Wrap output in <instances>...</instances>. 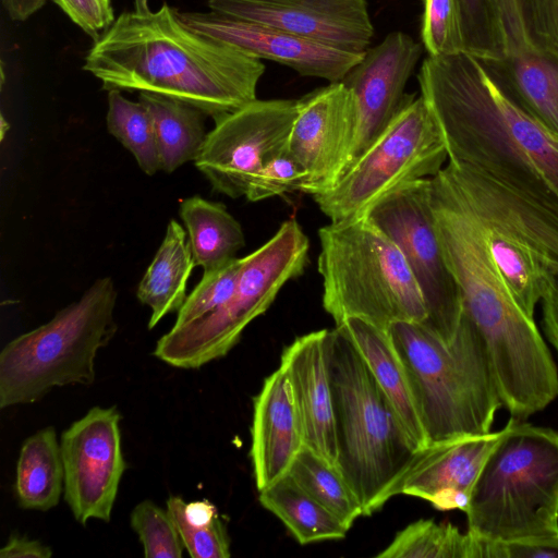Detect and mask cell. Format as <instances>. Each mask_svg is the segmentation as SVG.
<instances>
[{
  "label": "cell",
  "mask_w": 558,
  "mask_h": 558,
  "mask_svg": "<svg viewBox=\"0 0 558 558\" xmlns=\"http://www.w3.org/2000/svg\"><path fill=\"white\" fill-rule=\"evenodd\" d=\"M400 248L422 292L423 324L444 342L456 336L462 315L459 287L437 236L430 204V178L402 184L365 215Z\"/></svg>",
  "instance_id": "obj_11"
},
{
  "label": "cell",
  "mask_w": 558,
  "mask_h": 558,
  "mask_svg": "<svg viewBox=\"0 0 558 558\" xmlns=\"http://www.w3.org/2000/svg\"><path fill=\"white\" fill-rule=\"evenodd\" d=\"M421 53V45L410 35L392 32L380 44L368 48L342 78L359 108L351 163L386 129L407 100L404 88Z\"/></svg>",
  "instance_id": "obj_19"
},
{
  "label": "cell",
  "mask_w": 558,
  "mask_h": 558,
  "mask_svg": "<svg viewBox=\"0 0 558 558\" xmlns=\"http://www.w3.org/2000/svg\"><path fill=\"white\" fill-rule=\"evenodd\" d=\"M184 548L193 558H229L230 537L217 507L207 499L186 502L179 496L167 500Z\"/></svg>",
  "instance_id": "obj_32"
},
{
  "label": "cell",
  "mask_w": 558,
  "mask_h": 558,
  "mask_svg": "<svg viewBox=\"0 0 558 558\" xmlns=\"http://www.w3.org/2000/svg\"><path fill=\"white\" fill-rule=\"evenodd\" d=\"M388 332L405 368L428 446L490 432L502 403L485 343L463 312L450 343L422 323L396 322Z\"/></svg>",
  "instance_id": "obj_4"
},
{
  "label": "cell",
  "mask_w": 558,
  "mask_h": 558,
  "mask_svg": "<svg viewBox=\"0 0 558 558\" xmlns=\"http://www.w3.org/2000/svg\"><path fill=\"white\" fill-rule=\"evenodd\" d=\"M498 4L502 54L477 60L510 102L558 138V56L530 38L515 0Z\"/></svg>",
  "instance_id": "obj_16"
},
{
  "label": "cell",
  "mask_w": 558,
  "mask_h": 558,
  "mask_svg": "<svg viewBox=\"0 0 558 558\" xmlns=\"http://www.w3.org/2000/svg\"><path fill=\"white\" fill-rule=\"evenodd\" d=\"M331 331L332 329H322L295 338L282 351L279 366L287 373L292 387L304 446L338 469L333 396L328 363Z\"/></svg>",
  "instance_id": "obj_20"
},
{
  "label": "cell",
  "mask_w": 558,
  "mask_h": 558,
  "mask_svg": "<svg viewBox=\"0 0 558 558\" xmlns=\"http://www.w3.org/2000/svg\"><path fill=\"white\" fill-rule=\"evenodd\" d=\"M530 38L558 56V0H515Z\"/></svg>",
  "instance_id": "obj_39"
},
{
  "label": "cell",
  "mask_w": 558,
  "mask_h": 558,
  "mask_svg": "<svg viewBox=\"0 0 558 558\" xmlns=\"http://www.w3.org/2000/svg\"><path fill=\"white\" fill-rule=\"evenodd\" d=\"M447 159L446 141L434 112L422 96L409 95L340 180L313 198L330 221L365 216L402 184L435 177Z\"/></svg>",
  "instance_id": "obj_10"
},
{
  "label": "cell",
  "mask_w": 558,
  "mask_h": 558,
  "mask_svg": "<svg viewBox=\"0 0 558 558\" xmlns=\"http://www.w3.org/2000/svg\"><path fill=\"white\" fill-rule=\"evenodd\" d=\"M307 181L305 169L288 153V149L269 158L251 179L245 197L250 202L302 192Z\"/></svg>",
  "instance_id": "obj_38"
},
{
  "label": "cell",
  "mask_w": 558,
  "mask_h": 558,
  "mask_svg": "<svg viewBox=\"0 0 558 558\" xmlns=\"http://www.w3.org/2000/svg\"><path fill=\"white\" fill-rule=\"evenodd\" d=\"M138 101L153 119L160 170L171 173L195 161L206 141L207 114L190 104L154 93L141 92Z\"/></svg>",
  "instance_id": "obj_26"
},
{
  "label": "cell",
  "mask_w": 558,
  "mask_h": 558,
  "mask_svg": "<svg viewBox=\"0 0 558 558\" xmlns=\"http://www.w3.org/2000/svg\"><path fill=\"white\" fill-rule=\"evenodd\" d=\"M259 502L288 527L302 545L345 537L349 529L305 493L289 474L259 492Z\"/></svg>",
  "instance_id": "obj_28"
},
{
  "label": "cell",
  "mask_w": 558,
  "mask_h": 558,
  "mask_svg": "<svg viewBox=\"0 0 558 558\" xmlns=\"http://www.w3.org/2000/svg\"><path fill=\"white\" fill-rule=\"evenodd\" d=\"M430 204L462 312L485 343L501 402L521 408L547 398L558 388L556 365L534 318L518 305L497 271L481 223L440 173L430 178Z\"/></svg>",
  "instance_id": "obj_3"
},
{
  "label": "cell",
  "mask_w": 558,
  "mask_h": 558,
  "mask_svg": "<svg viewBox=\"0 0 558 558\" xmlns=\"http://www.w3.org/2000/svg\"><path fill=\"white\" fill-rule=\"evenodd\" d=\"M179 214L195 266L202 267L204 272L230 264L245 244L240 222L220 202L191 196L180 203Z\"/></svg>",
  "instance_id": "obj_25"
},
{
  "label": "cell",
  "mask_w": 558,
  "mask_h": 558,
  "mask_svg": "<svg viewBox=\"0 0 558 558\" xmlns=\"http://www.w3.org/2000/svg\"><path fill=\"white\" fill-rule=\"evenodd\" d=\"M336 327L349 338L365 361L415 447H427L405 368L388 330L359 317H348Z\"/></svg>",
  "instance_id": "obj_23"
},
{
  "label": "cell",
  "mask_w": 558,
  "mask_h": 558,
  "mask_svg": "<svg viewBox=\"0 0 558 558\" xmlns=\"http://www.w3.org/2000/svg\"><path fill=\"white\" fill-rule=\"evenodd\" d=\"M211 11L363 54L374 28L365 0H208Z\"/></svg>",
  "instance_id": "obj_17"
},
{
  "label": "cell",
  "mask_w": 558,
  "mask_h": 558,
  "mask_svg": "<svg viewBox=\"0 0 558 558\" xmlns=\"http://www.w3.org/2000/svg\"><path fill=\"white\" fill-rule=\"evenodd\" d=\"M106 122L108 132L134 156L145 174L160 170L153 119L143 104L125 98L121 90H109Z\"/></svg>",
  "instance_id": "obj_33"
},
{
  "label": "cell",
  "mask_w": 558,
  "mask_h": 558,
  "mask_svg": "<svg viewBox=\"0 0 558 558\" xmlns=\"http://www.w3.org/2000/svg\"><path fill=\"white\" fill-rule=\"evenodd\" d=\"M83 70L106 90L146 92L190 104L216 119L254 100L260 59L189 28L163 2L123 12L88 50Z\"/></svg>",
  "instance_id": "obj_1"
},
{
  "label": "cell",
  "mask_w": 558,
  "mask_h": 558,
  "mask_svg": "<svg viewBox=\"0 0 558 558\" xmlns=\"http://www.w3.org/2000/svg\"><path fill=\"white\" fill-rule=\"evenodd\" d=\"M378 558H480V539L451 523L421 519L396 534Z\"/></svg>",
  "instance_id": "obj_31"
},
{
  "label": "cell",
  "mask_w": 558,
  "mask_h": 558,
  "mask_svg": "<svg viewBox=\"0 0 558 558\" xmlns=\"http://www.w3.org/2000/svg\"><path fill=\"white\" fill-rule=\"evenodd\" d=\"M130 524L143 545L146 558L182 557L185 548L167 508L143 500L132 510Z\"/></svg>",
  "instance_id": "obj_35"
},
{
  "label": "cell",
  "mask_w": 558,
  "mask_h": 558,
  "mask_svg": "<svg viewBox=\"0 0 558 558\" xmlns=\"http://www.w3.org/2000/svg\"><path fill=\"white\" fill-rule=\"evenodd\" d=\"M52 550L44 543L26 535L12 533L0 550L1 558H49Z\"/></svg>",
  "instance_id": "obj_42"
},
{
  "label": "cell",
  "mask_w": 558,
  "mask_h": 558,
  "mask_svg": "<svg viewBox=\"0 0 558 558\" xmlns=\"http://www.w3.org/2000/svg\"><path fill=\"white\" fill-rule=\"evenodd\" d=\"M178 15L198 34L230 44L258 59L288 65L303 76L319 77L329 83L341 82L363 56L216 11H178Z\"/></svg>",
  "instance_id": "obj_18"
},
{
  "label": "cell",
  "mask_w": 558,
  "mask_h": 558,
  "mask_svg": "<svg viewBox=\"0 0 558 558\" xmlns=\"http://www.w3.org/2000/svg\"><path fill=\"white\" fill-rule=\"evenodd\" d=\"M480 558H558V533L506 542L480 539Z\"/></svg>",
  "instance_id": "obj_40"
},
{
  "label": "cell",
  "mask_w": 558,
  "mask_h": 558,
  "mask_svg": "<svg viewBox=\"0 0 558 558\" xmlns=\"http://www.w3.org/2000/svg\"><path fill=\"white\" fill-rule=\"evenodd\" d=\"M481 226L502 281L523 312L534 318L536 305L556 277L529 247L498 230Z\"/></svg>",
  "instance_id": "obj_29"
},
{
  "label": "cell",
  "mask_w": 558,
  "mask_h": 558,
  "mask_svg": "<svg viewBox=\"0 0 558 558\" xmlns=\"http://www.w3.org/2000/svg\"><path fill=\"white\" fill-rule=\"evenodd\" d=\"M417 78L449 161L558 215V138L510 102L475 57L465 51L428 56Z\"/></svg>",
  "instance_id": "obj_2"
},
{
  "label": "cell",
  "mask_w": 558,
  "mask_h": 558,
  "mask_svg": "<svg viewBox=\"0 0 558 558\" xmlns=\"http://www.w3.org/2000/svg\"><path fill=\"white\" fill-rule=\"evenodd\" d=\"M9 17L23 22L44 7L46 0H1Z\"/></svg>",
  "instance_id": "obj_44"
},
{
  "label": "cell",
  "mask_w": 558,
  "mask_h": 558,
  "mask_svg": "<svg viewBox=\"0 0 558 558\" xmlns=\"http://www.w3.org/2000/svg\"><path fill=\"white\" fill-rule=\"evenodd\" d=\"M287 474L348 529L363 515L362 505L341 472L308 447H302Z\"/></svg>",
  "instance_id": "obj_30"
},
{
  "label": "cell",
  "mask_w": 558,
  "mask_h": 558,
  "mask_svg": "<svg viewBox=\"0 0 558 558\" xmlns=\"http://www.w3.org/2000/svg\"><path fill=\"white\" fill-rule=\"evenodd\" d=\"M194 267L186 230L171 219L165 238L136 290L138 301L151 310L149 329L166 315L181 308L187 296V280Z\"/></svg>",
  "instance_id": "obj_24"
},
{
  "label": "cell",
  "mask_w": 558,
  "mask_h": 558,
  "mask_svg": "<svg viewBox=\"0 0 558 558\" xmlns=\"http://www.w3.org/2000/svg\"><path fill=\"white\" fill-rule=\"evenodd\" d=\"M543 326L549 342L558 352V278L547 289L542 299Z\"/></svg>",
  "instance_id": "obj_43"
},
{
  "label": "cell",
  "mask_w": 558,
  "mask_h": 558,
  "mask_svg": "<svg viewBox=\"0 0 558 558\" xmlns=\"http://www.w3.org/2000/svg\"><path fill=\"white\" fill-rule=\"evenodd\" d=\"M250 450L260 492L284 476L304 446L303 430L287 373L279 366L254 399Z\"/></svg>",
  "instance_id": "obj_22"
},
{
  "label": "cell",
  "mask_w": 558,
  "mask_h": 558,
  "mask_svg": "<svg viewBox=\"0 0 558 558\" xmlns=\"http://www.w3.org/2000/svg\"><path fill=\"white\" fill-rule=\"evenodd\" d=\"M323 307L336 325L359 317L388 330L396 322L424 324L422 292L396 243L367 216L318 230Z\"/></svg>",
  "instance_id": "obj_7"
},
{
  "label": "cell",
  "mask_w": 558,
  "mask_h": 558,
  "mask_svg": "<svg viewBox=\"0 0 558 558\" xmlns=\"http://www.w3.org/2000/svg\"><path fill=\"white\" fill-rule=\"evenodd\" d=\"M464 51L476 59L499 58L504 39L498 0H456Z\"/></svg>",
  "instance_id": "obj_34"
},
{
  "label": "cell",
  "mask_w": 558,
  "mask_h": 558,
  "mask_svg": "<svg viewBox=\"0 0 558 558\" xmlns=\"http://www.w3.org/2000/svg\"><path fill=\"white\" fill-rule=\"evenodd\" d=\"M149 0H133L134 2V11L140 13H147L150 11L148 5Z\"/></svg>",
  "instance_id": "obj_45"
},
{
  "label": "cell",
  "mask_w": 558,
  "mask_h": 558,
  "mask_svg": "<svg viewBox=\"0 0 558 558\" xmlns=\"http://www.w3.org/2000/svg\"><path fill=\"white\" fill-rule=\"evenodd\" d=\"M64 490V469L56 429L48 426L27 437L16 462L14 492L26 510L54 508Z\"/></svg>",
  "instance_id": "obj_27"
},
{
  "label": "cell",
  "mask_w": 558,
  "mask_h": 558,
  "mask_svg": "<svg viewBox=\"0 0 558 558\" xmlns=\"http://www.w3.org/2000/svg\"><path fill=\"white\" fill-rule=\"evenodd\" d=\"M310 241L291 218L262 246L242 257L235 289L218 310L191 324L173 327L158 341L154 355L170 366L195 369L221 359L244 329L274 303L281 288L308 264Z\"/></svg>",
  "instance_id": "obj_9"
},
{
  "label": "cell",
  "mask_w": 558,
  "mask_h": 558,
  "mask_svg": "<svg viewBox=\"0 0 558 558\" xmlns=\"http://www.w3.org/2000/svg\"><path fill=\"white\" fill-rule=\"evenodd\" d=\"M468 532L483 541L558 533V433L512 417L471 489Z\"/></svg>",
  "instance_id": "obj_6"
},
{
  "label": "cell",
  "mask_w": 558,
  "mask_h": 558,
  "mask_svg": "<svg viewBox=\"0 0 558 558\" xmlns=\"http://www.w3.org/2000/svg\"><path fill=\"white\" fill-rule=\"evenodd\" d=\"M298 100L256 99L215 120L194 161L214 191L245 196L248 183L272 156L288 149Z\"/></svg>",
  "instance_id": "obj_12"
},
{
  "label": "cell",
  "mask_w": 558,
  "mask_h": 558,
  "mask_svg": "<svg viewBox=\"0 0 558 558\" xmlns=\"http://www.w3.org/2000/svg\"><path fill=\"white\" fill-rule=\"evenodd\" d=\"M93 40L114 22L111 0H53Z\"/></svg>",
  "instance_id": "obj_41"
},
{
  "label": "cell",
  "mask_w": 558,
  "mask_h": 558,
  "mask_svg": "<svg viewBox=\"0 0 558 558\" xmlns=\"http://www.w3.org/2000/svg\"><path fill=\"white\" fill-rule=\"evenodd\" d=\"M121 415L116 407H94L61 435L64 500L82 525L109 522L128 465L121 446Z\"/></svg>",
  "instance_id": "obj_13"
},
{
  "label": "cell",
  "mask_w": 558,
  "mask_h": 558,
  "mask_svg": "<svg viewBox=\"0 0 558 558\" xmlns=\"http://www.w3.org/2000/svg\"><path fill=\"white\" fill-rule=\"evenodd\" d=\"M422 40L432 57L464 51L456 0H425Z\"/></svg>",
  "instance_id": "obj_37"
},
{
  "label": "cell",
  "mask_w": 558,
  "mask_h": 558,
  "mask_svg": "<svg viewBox=\"0 0 558 558\" xmlns=\"http://www.w3.org/2000/svg\"><path fill=\"white\" fill-rule=\"evenodd\" d=\"M500 433L461 436L421 449L399 494L425 499L440 510L465 511L473 484Z\"/></svg>",
  "instance_id": "obj_21"
},
{
  "label": "cell",
  "mask_w": 558,
  "mask_h": 558,
  "mask_svg": "<svg viewBox=\"0 0 558 558\" xmlns=\"http://www.w3.org/2000/svg\"><path fill=\"white\" fill-rule=\"evenodd\" d=\"M465 209L484 227L529 247L558 278V215L464 165L439 171Z\"/></svg>",
  "instance_id": "obj_15"
},
{
  "label": "cell",
  "mask_w": 558,
  "mask_h": 558,
  "mask_svg": "<svg viewBox=\"0 0 558 558\" xmlns=\"http://www.w3.org/2000/svg\"><path fill=\"white\" fill-rule=\"evenodd\" d=\"M359 131V108L341 82L317 88L298 100L288 153L305 169L302 192L330 190L350 167Z\"/></svg>",
  "instance_id": "obj_14"
},
{
  "label": "cell",
  "mask_w": 558,
  "mask_h": 558,
  "mask_svg": "<svg viewBox=\"0 0 558 558\" xmlns=\"http://www.w3.org/2000/svg\"><path fill=\"white\" fill-rule=\"evenodd\" d=\"M241 266L242 258L236 257L222 268L204 272L201 281L178 311L173 327L191 324L222 306L235 289Z\"/></svg>",
  "instance_id": "obj_36"
},
{
  "label": "cell",
  "mask_w": 558,
  "mask_h": 558,
  "mask_svg": "<svg viewBox=\"0 0 558 558\" xmlns=\"http://www.w3.org/2000/svg\"><path fill=\"white\" fill-rule=\"evenodd\" d=\"M117 298L113 279L101 277L49 322L8 342L0 353V408L36 402L56 387L93 384L96 355L117 332Z\"/></svg>",
  "instance_id": "obj_8"
},
{
  "label": "cell",
  "mask_w": 558,
  "mask_h": 558,
  "mask_svg": "<svg viewBox=\"0 0 558 558\" xmlns=\"http://www.w3.org/2000/svg\"><path fill=\"white\" fill-rule=\"evenodd\" d=\"M338 469L372 515L393 496L421 449L365 361L337 327L328 348Z\"/></svg>",
  "instance_id": "obj_5"
}]
</instances>
